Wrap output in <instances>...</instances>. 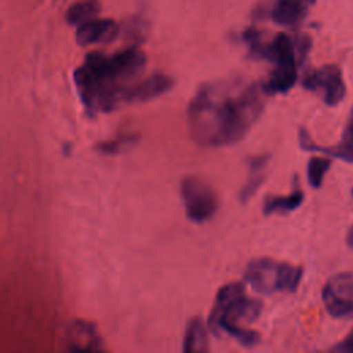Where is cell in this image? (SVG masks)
Masks as SVG:
<instances>
[{"label": "cell", "instance_id": "obj_9", "mask_svg": "<svg viewBox=\"0 0 353 353\" xmlns=\"http://www.w3.org/2000/svg\"><path fill=\"white\" fill-rule=\"evenodd\" d=\"M175 81L165 73H153L142 80L135 81L127 92L125 103L146 102L154 99L174 87Z\"/></svg>", "mask_w": 353, "mask_h": 353}, {"label": "cell", "instance_id": "obj_2", "mask_svg": "<svg viewBox=\"0 0 353 353\" xmlns=\"http://www.w3.org/2000/svg\"><path fill=\"white\" fill-rule=\"evenodd\" d=\"M146 55L137 46L114 54L88 52L73 73L81 103L90 114L108 113L125 102L131 85L138 81Z\"/></svg>", "mask_w": 353, "mask_h": 353}, {"label": "cell", "instance_id": "obj_12", "mask_svg": "<svg viewBox=\"0 0 353 353\" xmlns=\"http://www.w3.org/2000/svg\"><path fill=\"white\" fill-rule=\"evenodd\" d=\"M68 339L72 350H98L102 347V339L95 325L85 320H74L69 325Z\"/></svg>", "mask_w": 353, "mask_h": 353}, {"label": "cell", "instance_id": "obj_4", "mask_svg": "<svg viewBox=\"0 0 353 353\" xmlns=\"http://www.w3.org/2000/svg\"><path fill=\"white\" fill-rule=\"evenodd\" d=\"M303 276V268L269 256L255 258L248 262L244 279L259 294L294 292Z\"/></svg>", "mask_w": 353, "mask_h": 353}, {"label": "cell", "instance_id": "obj_23", "mask_svg": "<svg viewBox=\"0 0 353 353\" xmlns=\"http://www.w3.org/2000/svg\"><path fill=\"white\" fill-rule=\"evenodd\" d=\"M346 241H347V244L353 248V225L350 226V229H349V232H347V236H346Z\"/></svg>", "mask_w": 353, "mask_h": 353}, {"label": "cell", "instance_id": "obj_3", "mask_svg": "<svg viewBox=\"0 0 353 353\" xmlns=\"http://www.w3.org/2000/svg\"><path fill=\"white\" fill-rule=\"evenodd\" d=\"M262 302L245 294L244 283L230 281L222 285L216 295L208 317V327L214 334L226 332L229 328L241 325L240 321L251 323L259 317Z\"/></svg>", "mask_w": 353, "mask_h": 353}, {"label": "cell", "instance_id": "obj_20", "mask_svg": "<svg viewBox=\"0 0 353 353\" xmlns=\"http://www.w3.org/2000/svg\"><path fill=\"white\" fill-rule=\"evenodd\" d=\"M148 26L142 18H131L124 28L125 37L132 41V46H137V43H141L146 34Z\"/></svg>", "mask_w": 353, "mask_h": 353}, {"label": "cell", "instance_id": "obj_8", "mask_svg": "<svg viewBox=\"0 0 353 353\" xmlns=\"http://www.w3.org/2000/svg\"><path fill=\"white\" fill-rule=\"evenodd\" d=\"M120 33V25L109 18L90 19L76 29V41L80 46L110 43Z\"/></svg>", "mask_w": 353, "mask_h": 353}, {"label": "cell", "instance_id": "obj_22", "mask_svg": "<svg viewBox=\"0 0 353 353\" xmlns=\"http://www.w3.org/2000/svg\"><path fill=\"white\" fill-rule=\"evenodd\" d=\"M332 350L342 352V353H353V328L338 345L332 347Z\"/></svg>", "mask_w": 353, "mask_h": 353}, {"label": "cell", "instance_id": "obj_1", "mask_svg": "<svg viewBox=\"0 0 353 353\" xmlns=\"http://www.w3.org/2000/svg\"><path fill=\"white\" fill-rule=\"evenodd\" d=\"M265 95L262 83L240 79L200 85L188 105L192 138L208 148L237 143L262 114Z\"/></svg>", "mask_w": 353, "mask_h": 353}, {"label": "cell", "instance_id": "obj_6", "mask_svg": "<svg viewBox=\"0 0 353 353\" xmlns=\"http://www.w3.org/2000/svg\"><path fill=\"white\" fill-rule=\"evenodd\" d=\"M302 85L319 94L327 106L339 105L346 95V84L342 72L332 63L307 72L302 79Z\"/></svg>", "mask_w": 353, "mask_h": 353}, {"label": "cell", "instance_id": "obj_17", "mask_svg": "<svg viewBox=\"0 0 353 353\" xmlns=\"http://www.w3.org/2000/svg\"><path fill=\"white\" fill-rule=\"evenodd\" d=\"M99 11L101 7L97 0H80L69 7L65 18L69 25L79 26L90 19L97 18Z\"/></svg>", "mask_w": 353, "mask_h": 353}, {"label": "cell", "instance_id": "obj_13", "mask_svg": "<svg viewBox=\"0 0 353 353\" xmlns=\"http://www.w3.org/2000/svg\"><path fill=\"white\" fill-rule=\"evenodd\" d=\"M269 160H270V154H268V153L250 156L247 159L248 178L239 193V199L241 203H247L259 190L261 185L265 181L263 170L266 168Z\"/></svg>", "mask_w": 353, "mask_h": 353}, {"label": "cell", "instance_id": "obj_24", "mask_svg": "<svg viewBox=\"0 0 353 353\" xmlns=\"http://www.w3.org/2000/svg\"><path fill=\"white\" fill-rule=\"evenodd\" d=\"M350 123H352V124H353V116H352V120H350Z\"/></svg>", "mask_w": 353, "mask_h": 353}, {"label": "cell", "instance_id": "obj_5", "mask_svg": "<svg viewBox=\"0 0 353 353\" xmlns=\"http://www.w3.org/2000/svg\"><path fill=\"white\" fill-rule=\"evenodd\" d=\"M181 199L190 221L201 223L211 219L219 207L214 188L200 176L188 175L181 181Z\"/></svg>", "mask_w": 353, "mask_h": 353}, {"label": "cell", "instance_id": "obj_14", "mask_svg": "<svg viewBox=\"0 0 353 353\" xmlns=\"http://www.w3.org/2000/svg\"><path fill=\"white\" fill-rule=\"evenodd\" d=\"M298 80L296 66H274L268 79L262 83L266 95L285 94L290 91Z\"/></svg>", "mask_w": 353, "mask_h": 353}, {"label": "cell", "instance_id": "obj_10", "mask_svg": "<svg viewBox=\"0 0 353 353\" xmlns=\"http://www.w3.org/2000/svg\"><path fill=\"white\" fill-rule=\"evenodd\" d=\"M298 137H299V145L303 150L320 152V153L328 154L331 157H336V159H341L343 161L353 163V124L352 123H349V125L346 127L341 142L336 146H332V148H327V146L324 148V146L316 145L312 141L309 132L303 127L299 128Z\"/></svg>", "mask_w": 353, "mask_h": 353}, {"label": "cell", "instance_id": "obj_11", "mask_svg": "<svg viewBox=\"0 0 353 353\" xmlns=\"http://www.w3.org/2000/svg\"><path fill=\"white\" fill-rule=\"evenodd\" d=\"M313 0H276L270 10L274 23L285 28H298L307 15Z\"/></svg>", "mask_w": 353, "mask_h": 353}, {"label": "cell", "instance_id": "obj_7", "mask_svg": "<svg viewBox=\"0 0 353 353\" xmlns=\"http://www.w3.org/2000/svg\"><path fill=\"white\" fill-rule=\"evenodd\" d=\"M321 299L327 312L335 319L353 317V273L341 272L330 277L323 290Z\"/></svg>", "mask_w": 353, "mask_h": 353}, {"label": "cell", "instance_id": "obj_19", "mask_svg": "<svg viewBox=\"0 0 353 353\" xmlns=\"http://www.w3.org/2000/svg\"><path fill=\"white\" fill-rule=\"evenodd\" d=\"M331 167V159L325 156H313L307 161V182L312 188L319 189L323 185L324 176Z\"/></svg>", "mask_w": 353, "mask_h": 353}, {"label": "cell", "instance_id": "obj_15", "mask_svg": "<svg viewBox=\"0 0 353 353\" xmlns=\"http://www.w3.org/2000/svg\"><path fill=\"white\" fill-rule=\"evenodd\" d=\"M182 350L186 353H201L208 350V331L201 317H192L186 325Z\"/></svg>", "mask_w": 353, "mask_h": 353}, {"label": "cell", "instance_id": "obj_18", "mask_svg": "<svg viewBox=\"0 0 353 353\" xmlns=\"http://www.w3.org/2000/svg\"><path fill=\"white\" fill-rule=\"evenodd\" d=\"M139 139H141V137L135 132L121 134V135H117L112 139L98 142L95 149L98 152H101L102 154H117V153H121L125 149L137 145L139 142Z\"/></svg>", "mask_w": 353, "mask_h": 353}, {"label": "cell", "instance_id": "obj_25", "mask_svg": "<svg viewBox=\"0 0 353 353\" xmlns=\"http://www.w3.org/2000/svg\"><path fill=\"white\" fill-rule=\"evenodd\" d=\"M352 196H353V189H352Z\"/></svg>", "mask_w": 353, "mask_h": 353}, {"label": "cell", "instance_id": "obj_21", "mask_svg": "<svg viewBox=\"0 0 353 353\" xmlns=\"http://www.w3.org/2000/svg\"><path fill=\"white\" fill-rule=\"evenodd\" d=\"M295 48H296V55H298V61L299 63L303 62V59L306 58L309 50H310V37L307 34H298L295 37Z\"/></svg>", "mask_w": 353, "mask_h": 353}, {"label": "cell", "instance_id": "obj_16", "mask_svg": "<svg viewBox=\"0 0 353 353\" xmlns=\"http://www.w3.org/2000/svg\"><path fill=\"white\" fill-rule=\"evenodd\" d=\"M305 193L296 188L288 194H270L266 196L262 204V211L265 215L272 214H287L295 211L303 203Z\"/></svg>", "mask_w": 353, "mask_h": 353}]
</instances>
